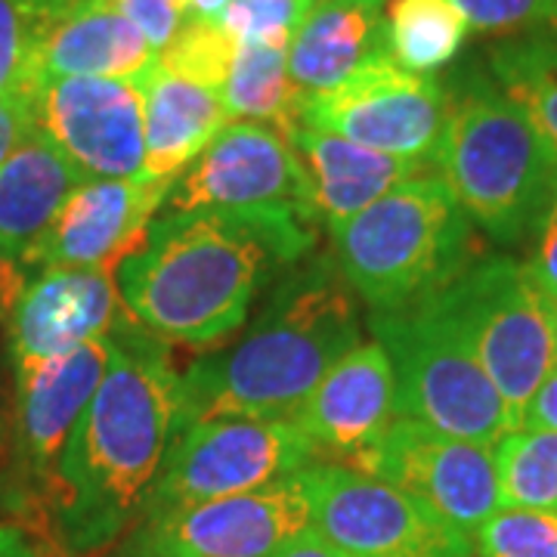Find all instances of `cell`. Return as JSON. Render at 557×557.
I'll return each mask as SVG.
<instances>
[{"label":"cell","instance_id":"1","mask_svg":"<svg viewBox=\"0 0 557 557\" xmlns=\"http://www.w3.org/2000/svg\"><path fill=\"white\" fill-rule=\"evenodd\" d=\"M112 338V362L38 498L69 557L100 555L137 527L180 428V372L168 344L131 317Z\"/></svg>","mask_w":557,"mask_h":557},{"label":"cell","instance_id":"2","mask_svg":"<svg viewBox=\"0 0 557 557\" xmlns=\"http://www.w3.org/2000/svg\"><path fill=\"white\" fill-rule=\"evenodd\" d=\"M317 223L164 211L115 270L127 317L168 344L211 347L248 322L258 298L310 258Z\"/></svg>","mask_w":557,"mask_h":557},{"label":"cell","instance_id":"3","mask_svg":"<svg viewBox=\"0 0 557 557\" xmlns=\"http://www.w3.org/2000/svg\"><path fill=\"white\" fill-rule=\"evenodd\" d=\"M362 344L359 298L332 255L292 263L263 292L233 347L180 372V424L211 418L295 421L322 375Z\"/></svg>","mask_w":557,"mask_h":557},{"label":"cell","instance_id":"4","mask_svg":"<svg viewBox=\"0 0 557 557\" xmlns=\"http://www.w3.org/2000/svg\"><path fill=\"white\" fill-rule=\"evenodd\" d=\"M434 164L465 218L496 245L533 239L557 199V161L486 75H465L449 90Z\"/></svg>","mask_w":557,"mask_h":557},{"label":"cell","instance_id":"5","mask_svg":"<svg viewBox=\"0 0 557 557\" xmlns=\"http://www.w3.org/2000/svg\"><path fill=\"white\" fill-rule=\"evenodd\" d=\"M474 223L437 174H418L332 226V260L369 310L437 295L480 258Z\"/></svg>","mask_w":557,"mask_h":557},{"label":"cell","instance_id":"6","mask_svg":"<svg viewBox=\"0 0 557 557\" xmlns=\"http://www.w3.org/2000/svg\"><path fill=\"white\" fill-rule=\"evenodd\" d=\"M369 332L394 366L397 418L486 446L518 428L437 295L394 310H369Z\"/></svg>","mask_w":557,"mask_h":557},{"label":"cell","instance_id":"7","mask_svg":"<svg viewBox=\"0 0 557 557\" xmlns=\"http://www.w3.org/2000/svg\"><path fill=\"white\" fill-rule=\"evenodd\" d=\"M437 300L520 428L527 403L557 366V304L527 260L511 255L468 263Z\"/></svg>","mask_w":557,"mask_h":557},{"label":"cell","instance_id":"8","mask_svg":"<svg viewBox=\"0 0 557 557\" xmlns=\"http://www.w3.org/2000/svg\"><path fill=\"white\" fill-rule=\"evenodd\" d=\"M319 461L298 421L211 418L180 424L143 515L255 493Z\"/></svg>","mask_w":557,"mask_h":557},{"label":"cell","instance_id":"9","mask_svg":"<svg viewBox=\"0 0 557 557\" xmlns=\"http://www.w3.org/2000/svg\"><path fill=\"white\" fill-rule=\"evenodd\" d=\"M300 478L313 530L350 557H474L465 530L387 480L335 461H313Z\"/></svg>","mask_w":557,"mask_h":557},{"label":"cell","instance_id":"10","mask_svg":"<svg viewBox=\"0 0 557 557\" xmlns=\"http://www.w3.org/2000/svg\"><path fill=\"white\" fill-rule=\"evenodd\" d=\"M168 211H218L242 218L317 223L310 180L295 146L273 124L230 121L168 196Z\"/></svg>","mask_w":557,"mask_h":557},{"label":"cell","instance_id":"11","mask_svg":"<svg viewBox=\"0 0 557 557\" xmlns=\"http://www.w3.org/2000/svg\"><path fill=\"white\" fill-rule=\"evenodd\" d=\"M300 471L255 493L149 511L127 533L121 557H276L313 530Z\"/></svg>","mask_w":557,"mask_h":557},{"label":"cell","instance_id":"12","mask_svg":"<svg viewBox=\"0 0 557 557\" xmlns=\"http://www.w3.org/2000/svg\"><path fill=\"white\" fill-rule=\"evenodd\" d=\"M446 112L449 90L434 75H416L391 53H379L335 87L304 97L298 121L384 156L428 164Z\"/></svg>","mask_w":557,"mask_h":557},{"label":"cell","instance_id":"13","mask_svg":"<svg viewBox=\"0 0 557 557\" xmlns=\"http://www.w3.org/2000/svg\"><path fill=\"white\" fill-rule=\"evenodd\" d=\"M25 97L35 127L84 180L143 174L146 102L139 78H38Z\"/></svg>","mask_w":557,"mask_h":557},{"label":"cell","instance_id":"14","mask_svg":"<svg viewBox=\"0 0 557 557\" xmlns=\"http://www.w3.org/2000/svg\"><path fill=\"white\" fill-rule=\"evenodd\" d=\"M366 474L416 496L468 536L502 508L493 446L394 418Z\"/></svg>","mask_w":557,"mask_h":557},{"label":"cell","instance_id":"15","mask_svg":"<svg viewBox=\"0 0 557 557\" xmlns=\"http://www.w3.org/2000/svg\"><path fill=\"white\" fill-rule=\"evenodd\" d=\"M177 180H84L28 258L32 273L50 267L115 273L137 251Z\"/></svg>","mask_w":557,"mask_h":557},{"label":"cell","instance_id":"16","mask_svg":"<svg viewBox=\"0 0 557 557\" xmlns=\"http://www.w3.org/2000/svg\"><path fill=\"white\" fill-rule=\"evenodd\" d=\"M127 317L115 273L50 267L32 273L3 341L13 369H28L112 335Z\"/></svg>","mask_w":557,"mask_h":557},{"label":"cell","instance_id":"17","mask_svg":"<svg viewBox=\"0 0 557 557\" xmlns=\"http://www.w3.org/2000/svg\"><path fill=\"white\" fill-rule=\"evenodd\" d=\"M115 354V338L90 341L72 354L47 359L28 369H13V456L20 461L25 480L40 490L53 474V465L69 443L72 428L94 399L102 375Z\"/></svg>","mask_w":557,"mask_h":557},{"label":"cell","instance_id":"18","mask_svg":"<svg viewBox=\"0 0 557 557\" xmlns=\"http://www.w3.org/2000/svg\"><path fill=\"white\" fill-rule=\"evenodd\" d=\"M394 366L384 347L357 344L322 375L295 421L313 440L319 461L366 471L394 424Z\"/></svg>","mask_w":557,"mask_h":557},{"label":"cell","instance_id":"19","mask_svg":"<svg viewBox=\"0 0 557 557\" xmlns=\"http://www.w3.org/2000/svg\"><path fill=\"white\" fill-rule=\"evenodd\" d=\"M285 137L307 171L319 223H325L329 230L357 218L359 211L375 205L394 186L424 171V164L418 161L384 156L300 121L285 131Z\"/></svg>","mask_w":557,"mask_h":557},{"label":"cell","instance_id":"20","mask_svg":"<svg viewBox=\"0 0 557 557\" xmlns=\"http://www.w3.org/2000/svg\"><path fill=\"white\" fill-rule=\"evenodd\" d=\"M152 44L106 0H81L50 22L38 50V78H143L156 62Z\"/></svg>","mask_w":557,"mask_h":557},{"label":"cell","instance_id":"21","mask_svg":"<svg viewBox=\"0 0 557 557\" xmlns=\"http://www.w3.org/2000/svg\"><path fill=\"white\" fill-rule=\"evenodd\" d=\"M391 0H313L288 44V72L304 97L322 94L387 53Z\"/></svg>","mask_w":557,"mask_h":557},{"label":"cell","instance_id":"22","mask_svg":"<svg viewBox=\"0 0 557 557\" xmlns=\"http://www.w3.org/2000/svg\"><path fill=\"white\" fill-rule=\"evenodd\" d=\"M146 102L143 177L177 180L230 124L218 90L168 72L159 60L139 78Z\"/></svg>","mask_w":557,"mask_h":557},{"label":"cell","instance_id":"23","mask_svg":"<svg viewBox=\"0 0 557 557\" xmlns=\"http://www.w3.org/2000/svg\"><path fill=\"white\" fill-rule=\"evenodd\" d=\"M84 177L38 127L0 161V248L28 263Z\"/></svg>","mask_w":557,"mask_h":557},{"label":"cell","instance_id":"24","mask_svg":"<svg viewBox=\"0 0 557 557\" xmlns=\"http://www.w3.org/2000/svg\"><path fill=\"white\" fill-rule=\"evenodd\" d=\"M490 78L557 161V32H523L490 50Z\"/></svg>","mask_w":557,"mask_h":557},{"label":"cell","instance_id":"25","mask_svg":"<svg viewBox=\"0 0 557 557\" xmlns=\"http://www.w3.org/2000/svg\"><path fill=\"white\" fill-rule=\"evenodd\" d=\"M220 102L230 121L273 124L282 134L298 124L304 94L288 72V47L239 44L220 87Z\"/></svg>","mask_w":557,"mask_h":557},{"label":"cell","instance_id":"26","mask_svg":"<svg viewBox=\"0 0 557 557\" xmlns=\"http://www.w3.org/2000/svg\"><path fill=\"white\" fill-rule=\"evenodd\" d=\"M387 53L416 75H434L456 60L468 22L453 0H391Z\"/></svg>","mask_w":557,"mask_h":557},{"label":"cell","instance_id":"27","mask_svg":"<svg viewBox=\"0 0 557 557\" xmlns=\"http://www.w3.org/2000/svg\"><path fill=\"white\" fill-rule=\"evenodd\" d=\"M502 505L557 511V431L515 428L493 446Z\"/></svg>","mask_w":557,"mask_h":557},{"label":"cell","instance_id":"28","mask_svg":"<svg viewBox=\"0 0 557 557\" xmlns=\"http://www.w3.org/2000/svg\"><path fill=\"white\" fill-rule=\"evenodd\" d=\"M65 0H0V100L22 97L35 84L40 40Z\"/></svg>","mask_w":557,"mask_h":557},{"label":"cell","instance_id":"29","mask_svg":"<svg viewBox=\"0 0 557 557\" xmlns=\"http://www.w3.org/2000/svg\"><path fill=\"white\" fill-rule=\"evenodd\" d=\"M480 557H557V511L502 505L471 533Z\"/></svg>","mask_w":557,"mask_h":557},{"label":"cell","instance_id":"30","mask_svg":"<svg viewBox=\"0 0 557 557\" xmlns=\"http://www.w3.org/2000/svg\"><path fill=\"white\" fill-rule=\"evenodd\" d=\"M236 40L226 35L223 25L214 22H183L174 40L159 50V65H164L168 72H174L180 78H189L218 90L226 81V72L233 65L236 57Z\"/></svg>","mask_w":557,"mask_h":557},{"label":"cell","instance_id":"31","mask_svg":"<svg viewBox=\"0 0 557 557\" xmlns=\"http://www.w3.org/2000/svg\"><path fill=\"white\" fill-rule=\"evenodd\" d=\"M313 0H230L223 28L236 44L288 47Z\"/></svg>","mask_w":557,"mask_h":557},{"label":"cell","instance_id":"32","mask_svg":"<svg viewBox=\"0 0 557 557\" xmlns=\"http://www.w3.org/2000/svg\"><path fill=\"white\" fill-rule=\"evenodd\" d=\"M468 28L505 32H557V0H453Z\"/></svg>","mask_w":557,"mask_h":557},{"label":"cell","instance_id":"33","mask_svg":"<svg viewBox=\"0 0 557 557\" xmlns=\"http://www.w3.org/2000/svg\"><path fill=\"white\" fill-rule=\"evenodd\" d=\"M106 3H112L121 16L134 22L156 53L174 40L183 25L180 0H106Z\"/></svg>","mask_w":557,"mask_h":557},{"label":"cell","instance_id":"34","mask_svg":"<svg viewBox=\"0 0 557 557\" xmlns=\"http://www.w3.org/2000/svg\"><path fill=\"white\" fill-rule=\"evenodd\" d=\"M527 267L542 285V292L557 304V199L539 223L536 236H533V255L527 260Z\"/></svg>","mask_w":557,"mask_h":557},{"label":"cell","instance_id":"35","mask_svg":"<svg viewBox=\"0 0 557 557\" xmlns=\"http://www.w3.org/2000/svg\"><path fill=\"white\" fill-rule=\"evenodd\" d=\"M32 131H35V119H32V106H28L25 94L0 100V161L7 159Z\"/></svg>","mask_w":557,"mask_h":557},{"label":"cell","instance_id":"36","mask_svg":"<svg viewBox=\"0 0 557 557\" xmlns=\"http://www.w3.org/2000/svg\"><path fill=\"white\" fill-rule=\"evenodd\" d=\"M28 278H32V267L16 258V255L0 248V325L13 313V307L22 298Z\"/></svg>","mask_w":557,"mask_h":557},{"label":"cell","instance_id":"37","mask_svg":"<svg viewBox=\"0 0 557 557\" xmlns=\"http://www.w3.org/2000/svg\"><path fill=\"white\" fill-rule=\"evenodd\" d=\"M523 428H545V431H557V366L548 379L539 384L533 399L527 403L523 416H520Z\"/></svg>","mask_w":557,"mask_h":557},{"label":"cell","instance_id":"38","mask_svg":"<svg viewBox=\"0 0 557 557\" xmlns=\"http://www.w3.org/2000/svg\"><path fill=\"white\" fill-rule=\"evenodd\" d=\"M276 557H350L347 552H341L338 545H332L325 536H319L317 530L300 533L285 552H278Z\"/></svg>","mask_w":557,"mask_h":557},{"label":"cell","instance_id":"39","mask_svg":"<svg viewBox=\"0 0 557 557\" xmlns=\"http://www.w3.org/2000/svg\"><path fill=\"white\" fill-rule=\"evenodd\" d=\"M226 7H230V0H180L183 22H214V25H223Z\"/></svg>","mask_w":557,"mask_h":557},{"label":"cell","instance_id":"40","mask_svg":"<svg viewBox=\"0 0 557 557\" xmlns=\"http://www.w3.org/2000/svg\"><path fill=\"white\" fill-rule=\"evenodd\" d=\"M0 557H38V555L22 542L20 533H13V530H0Z\"/></svg>","mask_w":557,"mask_h":557},{"label":"cell","instance_id":"41","mask_svg":"<svg viewBox=\"0 0 557 557\" xmlns=\"http://www.w3.org/2000/svg\"><path fill=\"white\" fill-rule=\"evenodd\" d=\"M3 366H10V354H7V344L0 347V431H3V424H7V409L13 406V403H7V391H3Z\"/></svg>","mask_w":557,"mask_h":557},{"label":"cell","instance_id":"42","mask_svg":"<svg viewBox=\"0 0 557 557\" xmlns=\"http://www.w3.org/2000/svg\"><path fill=\"white\" fill-rule=\"evenodd\" d=\"M65 3H81V0H65Z\"/></svg>","mask_w":557,"mask_h":557},{"label":"cell","instance_id":"43","mask_svg":"<svg viewBox=\"0 0 557 557\" xmlns=\"http://www.w3.org/2000/svg\"><path fill=\"white\" fill-rule=\"evenodd\" d=\"M555 322H557V310H555Z\"/></svg>","mask_w":557,"mask_h":557}]
</instances>
